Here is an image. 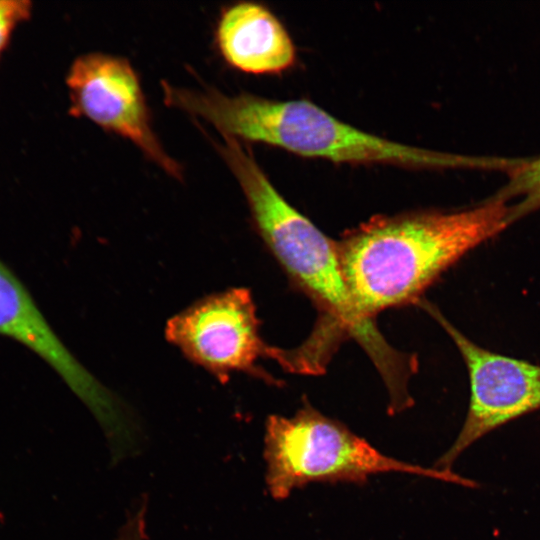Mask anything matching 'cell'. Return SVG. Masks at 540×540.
<instances>
[{
  "label": "cell",
  "instance_id": "9",
  "mask_svg": "<svg viewBox=\"0 0 540 540\" xmlns=\"http://www.w3.org/2000/svg\"><path fill=\"white\" fill-rule=\"evenodd\" d=\"M215 44L229 66L249 74H278L296 60L295 45L286 28L268 8L255 2H238L222 9Z\"/></svg>",
  "mask_w": 540,
  "mask_h": 540
},
{
  "label": "cell",
  "instance_id": "12",
  "mask_svg": "<svg viewBox=\"0 0 540 540\" xmlns=\"http://www.w3.org/2000/svg\"><path fill=\"white\" fill-rule=\"evenodd\" d=\"M147 501L143 498L129 513L124 525L121 527L118 540H145Z\"/></svg>",
  "mask_w": 540,
  "mask_h": 540
},
{
  "label": "cell",
  "instance_id": "2",
  "mask_svg": "<svg viewBox=\"0 0 540 540\" xmlns=\"http://www.w3.org/2000/svg\"><path fill=\"white\" fill-rule=\"evenodd\" d=\"M507 201L492 197L456 212L375 216L337 242L351 297L367 318L417 302L447 268L509 223Z\"/></svg>",
  "mask_w": 540,
  "mask_h": 540
},
{
  "label": "cell",
  "instance_id": "7",
  "mask_svg": "<svg viewBox=\"0 0 540 540\" xmlns=\"http://www.w3.org/2000/svg\"><path fill=\"white\" fill-rule=\"evenodd\" d=\"M165 335L189 360L219 378L234 372L260 374L256 362L273 353L260 336L255 305L244 288L190 305L167 322Z\"/></svg>",
  "mask_w": 540,
  "mask_h": 540
},
{
  "label": "cell",
  "instance_id": "4",
  "mask_svg": "<svg viewBox=\"0 0 540 540\" xmlns=\"http://www.w3.org/2000/svg\"><path fill=\"white\" fill-rule=\"evenodd\" d=\"M264 459L267 490L275 500H284L295 489L313 482L363 484L370 476L383 473H404L478 487L475 481L454 471L387 456L309 403L292 417L267 418Z\"/></svg>",
  "mask_w": 540,
  "mask_h": 540
},
{
  "label": "cell",
  "instance_id": "5",
  "mask_svg": "<svg viewBox=\"0 0 540 540\" xmlns=\"http://www.w3.org/2000/svg\"><path fill=\"white\" fill-rule=\"evenodd\" d=\"M448 333L469 375L470 398L463 425L435 466L453 471L471 445L496 428L540 409V366L486 350L458 331L427 301L418 300Z\"/></svg>",
  "mask_w": 540,
  "mask_h": 540
},
{
  "label": "cell",
  "instance_id": "8",
  "mask_svg": "<svg viewBox=\"0 0 540 540\" xmlns=\"http://www.w3.org/2000/svg\"><path fill=\"white\" fill-rule=\"evenodd\" d=\"M0 336L46 362L86 405L101 427L117 424L125 403L107 389L61 341L16 274L0 260Z\"/></svg>",
  "mask_w": 540,
  "mask_h": 540
},
{
  "label": "cell",
  "instance_id": "10",
  "mask_svg": "<svg viewBox=\"0 0 540 540\" xmlns=\"http://www.w3.org/2000/svg\"><path fill=\"white\" fill-rule=\"evenodd\" d=\"M494 197L505 201L520 198L510 206V224L540 208V157L519 161L511 169L508 183Z\"/></svg>",
  "mask_w": 540,
  "mask_h": 540
},
{
  "label": "cell",
  "instance_id": "11",
  "mask_svg": "<svg viewBox=\"0 0 540 540\" xmlns=\"http://www.w3.org/2000/svg\"><path fill=\"white\" fill-rule=\"evenodd\" d=\"M32 12L33 3L29 0H0V60L15 31L31 18Z\"/></svg>",
  "mask_w": 540,
  "mask_h": 540
},
{
  "label": "cell",
  "instance_id": "1",
  "mask_svg": "<svg viewBox=\"0 0 540 540\" xmlns=\"http://www.w3.org/2000/svg\"><path fill=\"white\" fill-rule=\"evenodd\" d=\"M216 148L236 177L261 238L320 313L317 329L302 345L306 353L320 361L324 340L331 341L332 333L351 337L379 370L390 399L405 397L414 368L412 356L389 345L374 319L365 317L355 305L343 275L337 242L288 203L239 140L227 137Z\"/></svg>",
  "mask_w": 540,
  "mask_h": 540
},
{
  "label": "cell",
  "instance_id": "3",
  "mask_svg": "<svg viewBox=\"0 0 540 540\" xmlns=\"http://www.w3.org/2000/svg\"><path fill=\"white\" fill-rule=\"evenodd\" d=\"M167 105L211 123L221 135L259 142L290 153L339 164L445 169L475 159L398 143L341 121L315 103L273 100L247 92L226 95L161 83Z\"/></svg>",
  "mask_w": 540,
  "mask_h": 540
},
{
  "label": "cell",
  "instance_id": "6",
  "mask_svg": "<svg viewBox=\"0 0 540 540\" xmlns=\"http://www.w3.org/2000/svg\"><path fill=\"white\" fill-rule=\"evenodd\" d=\"M65 81L70 115L85 117L130 140L167 174L182 179L181 165L166 153L153 131L139 76L127 59L102 52L80 55Z\"/></svg>",
  "mask_w": 540,
  "mask_h": 540
}]
</instances>
